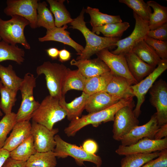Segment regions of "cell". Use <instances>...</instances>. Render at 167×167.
<instances>
[{"instance_id": "5bb4252c", "label": "cell", "mask_w": 167, "mask_h": 167, "mask_svg": "<svg viewBox=\"0 0 167 167\" xmlns=\"http://www.w3.org/2000/svg\"><path fill=\"white\" fill-rule=\"evenodd\" d=\"M31 134L37 152L54 151L56 145L54 136L59 132L58 128L49 130L46 127L32 121Z\"/></svg>"}, {"instance_id": "52a82bcc", "label": "cell", "mask_w": 167, "mask_h": 167, "mask_svg": "<svg viewBox=\"0 0 167 167\" xmlns=\"http://www.w3.org/2000/svg\"><path fill=\"white\" fill-rule=\"evenodd\" d=\"M54 139L56 145L54 152L57 157L64 158L68 156H71L75 159L79 165H82L86 161L93 163L96 166L101 165L102 161L100 156L88 153L81 147L66 142L59 135H55Z\"/></svg>"}, {"instance_id": "f35d334b", "label": "cell", "mask_w": 167, "mask_h": 167, "mask_svg": "<svg viewBox=\"0 0 167 167\" xmlns=\"http://www.w3.org/2000/svg\"><path fill=\"white\" fill-rule=\"evenodd\" d=\"M16 122V113L12 112L5 114L0 121V148L3 147L7 135Z\"/></svg>"}, {"instance_id": "f5cc1de1", "label": "cell", "mask_w": 167, "mask_h": 167, "mask_svg": "<svg viewBox=\"0 0 167 167\" xmlns=\"http://www.w3.org/2000/svg\"><path fill=\"white\" fill-rule=\"evenodd\" d=\"M1 39H1V37H0V41H1Z\"/></svg>"}, {"instance_id": "cb8c5ba5", "label": "cell", "mask_w": 167, "mask_h": 167, "mask_svg": "<svg viewBox=\"0 0 167 167\" xmlns=\"http://www.w3.org/2000/svg\"><path fill=\"white\" fill-rule=\"evenodd\" d=\"M50 10L54 16L56 27H61L73 21L70 13L64 5V0H47Z\"/></svg>"}, {"instance_id": "7bdbcfd3", "label": "cell", "mask_w": 167, "mask_h": 167, "mask_svg": "<svg viewBox=\"0 0 167 167\" xmlns=\"http://www.w3.org/2000/svg\"><path fill=\"white\" fill-rule=\"evenodd\" d=\"M81 147L87 152L92 154H95L98 148L97 143L91 139H88L84 141Z\"/></svg>"}, {"instance_id": "d4e9b609", "label": "cell", "mask_w": 167, "mask_h": 167, "mask_svg": "<svg viewBox=\"0 0 167 167\" xmlns=\"http://www.w3.org/2000/svg\"><path fill=\"white\" fill-rule=\"evenodd\" d=\"M131 51L143 61L155 67L163 61L153 48L144 40L137 44L133 48Z\"/></svg>"}, {"instance_id": "8fae6325", "label": "cell", "mask_w": 167, "mask_h": 167, "mask_svg": "<svg viewBox=\"0 0 167 167\" xmlns=\"http://www.w3.org/2000/svg\"><path fill=\"white\" fill-rule=\"evenodd\" d=\"M150 101L156 108L159 127L167 124V84L161 79L156 81L150 88Z\"/></svg>"}, {"instance_id": "4fadbf2b", "label": "cell", "mask_w": 167, "mask_h": 167, "mask_svg": "<svg viewBox=\"0 0 167 167\" xmlns=\"http://www.w3.org/2000/svg\"><path fill=\"white\" fill-rule=\"evenodd\" d=\"M96 54L107 65L113 75L126 79L132 85L138 83L129 71L125 55L114 54L108 48L102 49Z\"/></svg>"}, {"instance_id": "e0dca14e", "label": "cell", "mask_w": 167, "mask_h": 167, "mask_svg": "<svg viewBox=\"0 0 167 167\" xmlns=\"http://www.w3.org/2000/svg\"><path fill=\"white\" fill-rule=\"evenodd\" d=\"M70 63L71 65L77 66L78 69L86 78L110 71L105 63L98 57L92 59L76 60L73 59Z\"/></svg>"}, {"instance_id": "4316f807", "label": "cell", "mask_w": 167, "mask_h": 167, "mask_svg": "<svg viewBox=\"0 0 167 167\" xmlns=\"http://www.w3.org/2000/svg\"><path fill=\"white\" fill-rule=\"evenodd\" d=\"M24 50L17 45H12L3 40L0 41V62L11 60L21 64L24 61Z\"/></svg>"}, {"instance_id": "5b68a950", "label": "cell", "mask_w": 167, "mask_h": 167, "mask_svg": "<svg viewBox=\"0 0 167 167\" xmlns=\"http://www.w3.org/2000/svg\"><path fill=\"white\" fill-rule=\"evenodd\" d=\"M8 20L0 18V36L6 42L13 45H22L25 49H29L31 46L24 34L25 27L29 25V22L24 18L17 15L11 16Z\"/></svg>"}, {"instance_id": "74e56055", "label": "cell", "mask_w": 167, "mask_h": 167, "mask_svg": "<svg viewBox=\"0 0 167 167\" xmlns=\"http://www.w3.org/2000/svg\"><path fill=\"white\" fill-rule=\"evenodd\" d=\"M17 92L3 86L0 90V108L5 114L12 112V107L16 101Z\"/></svg>"}, {"instance_id": "836d02e7", "label": "cell", "mask_w": 167, "mask_h": 167, "mask_svg": "<svg viewBox=\"0 0 167 167\" xmlns=\"http://www.w3.org/2000/svg\"><path fill=\"white\" fill-rule=\"evenodd\" d=\"M130 26L129 23L126 22L112 23L92 27V31L101 32L105 37L120 38Z\"/></svg>"}, {"instance_id": "603a6c76", "label": "cell", "mask_w": 167, "mask_h": 167, "mask_svg": "<svg viewBox=\"0 0 167 167\" xmlns=\"http://www.w3.org/2000/svg\"><path fill=\"white\" fill-rule=\"evenodd\" d=\"M90 95L83 92L80 96L70 102L66 101L65 96L59 100L61 106L66 112L69 120L71 121L79 118L85 109L87 100Z\"/></svg>"}, {"instance_id": "f907efd6", "label": "cell", "mask_w": 167, "mask_h": 167, "mask_svg": "<svg viewBox=\"0 0 167 167\" xmlns=\"http://www.w3.org/2000/svg\"><path fill=\"white\" fill-rule=\"evenodd\" d=\"M2 115H3V113L0 108V116H2Z\"/></svg>"}, {"instance_id": "ba28073f", "label": "cell", "mask_w": 167, "mask_h": 167, "mask_svg": "<svg viewBox=\"0 0 167 167\" xmlns=\"http://www.w3.org/2000/svg\"><path fill=\"white\" fill-rule=\"evenodd\" d=\"M134 106L133 102L122 107L115 113L112 130L114 140L120 141L133 128L139 125V120L133 112Z\"/></svg>"}, {"instance_id": "6da1fadb", "label": "cell", "mask_w": 167, "mask_h": 167, "mask_svg": "<svg viewBox=\"0 0 167 167\" xmlns=\"http://www.w3.org/2000/svg\"><path fill=\"white\" fill-rule=\"evenodd\" d=\"M85 9H82L79 15L73 19L71 23V28L80 31L85 39L86 45L81 53L76 60L89 59L93 55L102 49L116 46L119 38H111L100 36L90 30L87 27L84 20Z\"/></svg>"}, {"instance_id": "d6a6232c", "label": "cell", "mask_w": 167, "mask_h": 167, "mask_svg": "<svg viewBox=\"0 0 167 167\" xmlns=\"http://www.w3.org/2000/svg\"><path fill=\"white\" fill-rule=\"evenodd\" d=\"M33 137L31 135L15 148L10 152V157L18 161H26L36 153Z\"/></svg>"}, {"instance_id": "bcb514c9", "label": "cell", "mask_w": 167, "mask_h": 167, "mask_svg": "<svg viewBox=\"0 0 167 167\" xmlns=\"http://www.w3.org/2000/svg\"><path fill=\"white\" fill-rule=\"evenodd\" d=\"M71 54L70 52L65 49L59 50L58 58L59 60L61 62L67 61L71 59Z\"/></svg>"}, {"instance_id": "f6af8a7d", "label": "cell", "mask_w": 167, "mask_h": 167, "mask_svg": "<svg viewBox=\"0 0 167 167\" xmlns=\"http://www.w3.org/2000/svg\"><path fill=\"white\" fill-rule=\"evenodd\" d=\"M167 137V124L159 127L156 133L154 139H161Z\"/></svg>"}, {"instance_id": "2e32d148", "label": "cell", "mask_w": 167, "mask_h": 167, "mask_svg": "<svg viewBox=\"0 0 167 167\" xmlns=\"http://www.w3.org/2000/svg\"><path fill=\"white\" fill-rule=\"evenodd\" d=\"M159 127L156 113L151 116L147 123L143 125L136 126L125 135L120 141L121 145L130 146L146 138L154 139Z\"/></svg>"}, {"instance_id": "484cf974", "label": "cell", "mask_w": 167, "mask_h": 167, "mask_svg": "<svg viewBox=\"0 0 167 167\" xmlns=\"http://www.w3.org/2000/svg\"><path fill=\"white\" fill-rule=\"evenodd\" d=\"M113 74L111 71L96 76L86 78L83 92L89 94L105 91Z\"/></svg>"}, {"instance_id": "7c38bea8", "label": "cell", "mask_w": 167, "mask_h": 167, "mask_svg": "<svg viewBox=\"0 0 167 167\" xmlns=\"http://www.w3.org/2000/svg\"><path fill=\"white\" fill-rule=\"evenodd\" d=\"M167 69V60H163L145 78L131 86L134 96L136 97L137 100L135 107L133 110L135 115L137 118L141 113V107L145 101L146 94L157 79Z\"/></svg>"}, {"instance_id": "8992f818", "label": "cell", "mask_w": 167, "mask_h": 167, "mask_svg": "<svg viewBox=\"0 0 167 167\" xmlns=\"http://www.w3.org/2000/svg\"><path fill=\"white\" fill-rule=\"evenodd\" d=\"M36 78L30 73L25 74L20 86L22 97L20 106L16 113L17 122L29 121L39 107L40 103L33 96V89L36 85Z\"/></svg>"}, {"instance_id": "816d5d0a", "label": "cell", "mask_w": 167, "mask_h": 167, "mask_svg": "<svg viewBox=\"0 0 167 167\" xmlns=\"http://www.w3.org/2000/svg\"><path fill=\"white\" fill-rule=\"evenodd\" d=\"M93 167H101V166H93Z\"/></svg>"}, {"instance_id": "1f68e13d", "label": "cell", "mask_w": 167, "mask_h": 167, "mask_svg": "<svg viewBox=\"0 0 167 167\" xmlns=\"http://www.w3.org/2000/svg\"><path fill=\"white\" fill-rule=\"evenodd\" d=\"M85 12L89 15L90 23L92 27L122 22L120 15H112L104 14L100 12L97 8L88 6L85 9Z\"/></svg>"}, {"instance_id": "83f0119b", "label": "cell", "mask_w": 167, "mask_h": 167, "mask_svg": "<svg viewBox=\"0 0 167 167\" xmlns=\"http://www.w3.org/2000/svg\"><path fill=\"white\" fill-rule=\"evenodd\" d=\"M86 79L79 70H71L68 68L63 84L62 95L65 96L68 91L72 89L83 92Z\"/></svg>"}, {"instance_id": "4dcf8cb0", "label": "cell", "mask_w": 167, "mask_h": 167, "mask_svg": "<svg viewBox=\"0 0 167 167\" xmlns=\"http://www.w3.org/2000/svg\"><path fill=\"white\" fill-rule=\"evenodd\" d=\"M147 3L153 10L148 22L150 30L156 29L167 23V7L161 5L153 1Z\"/></svg>"}, {"instance_id": "7402d4cb", "label": "cell", "mask_w": 167, "mask_h": 167, "mask_svg": "<svg viewBox=\"0 0 167 167\" xmlns=\"http://www.w3.org/2000/svg\"><path fill=\"white\" fill-rule=\"evenodd\" d=\"M132 85L126 79L113 75L105 91L120 99L134 96L131 88Z\"/></svg>"}, {"instance_id": "9c48e42d", "label": "cell", "mask_w": 167, "mask_h": 167, "mask_svg": "<svg viewBox=\"0 0 167 167\" xmlns=\"http://www.w3.org/2000/svg\"><path fill=\"white\" fill-rule=\"evenodd\" d=\"M135 23L131 33L126 37L120 39L117 42V48L111 52L115 54H126L131 52L133 48L139 42L144 40L150 30L148 22L146 21L133 11Z\"/></svg>"}, {"instance_id": "3957f363", "label": "cell", "mask_w": 167, "mask_h": 167, "mask_svg": "<svg viewBox=\"0 0 167 167\" xmlns=\"http://www.w3.org/2000/svg\"><path fill=\"white\" fill-rule=\"evenodd\" d=\"M68 68L62 64L44 62L38 66L36 72L38 76L43 74L49 95L59 100L63 96L62 89Z\"/></svg>"}, {"instance_id": "8d00e7d4", "label": "cell", "mask_w": 167, "mask_h": 167, "mask_svg": "<svg viewBox=\"0 0 167 167\" xmlns=\"http://www.w3.org/2000/svg\"><path fill=\"white\" fill-rule=\"evenodd\" d=\"M132 9L133 12L143 20L148 22L152 13L151 7L143 0H119Z\"/></svg>"}, {"instance_id": "7a4b0ae2", "label": "cell", "mask_w": 167, "mask_h": 167, "mask_svg": "<svg viewBox=\"0 0 167 167\" xmlns=\"http://www.w3.org/2000/svg\"><path fill=\"white\" fill-rule=\"evenodd\" d=\"M134 96L122 99L111 106L99 112L88 113L71 121L64 130L68 137L74 136L77 132L83 127L91 124L97 127L102 123L113 121L115 113L122 107L133 102Z\"/></svg>"}, {"instance_id": "f546056e", "label": "cell", "mask_w": 167, "mask_h": 167, "mask_svg": "<svg viewBox=\"0 0 167 167\" xmlns=\"http://www.w3.org/2000/svg\"><path fill=\"white\" fill-rule=\"evenodd\" d=\"M0 79L3 86L17 92L23 80L17 75L10 64L6 67L0 65Z\"/></svg>"}, {"instance_id": "ee69618b", "label": "cell", "mask_w": 167, "mask_h": 167, "mask_svg": "<svg viewBox=\"0 0 167 167\" xmlns=\"http://www.w3.org/2000/svg\"><path fill=\"white\" fill-rule=\"evenodd\" d=\"M2 167H26V161L16 160L10 157L6 160Z\"/></svg>"}, {"instance_id": "c3c4849f", "label": "cell", "mask_w": 167, "mask_h": 167, "mask_svg": "<svg viewBox=\"0 0 167 167\" xmlns=\"http://www.w3.org/2000/svg\"><path fill=\"white\" fill-rule=\"evenodd\" d=\"M46 52L48 56L52 60L56 59L58 58L59 50L56 48H49L46 50Z\"/></svg>"}, {"instance_id": "681fc988", "label": "cell", "mask_w": 167, "mask_h": 167, "mask_svg": "<svg viewBox=\"0 0 167 167\" xmlns=\"http://www.w3.org/2000/svg\"><path fill=\"white\" fill-rule=\"evenodd\" d=\"M2 86H3V85L2 84L1 81L0 80V90L1 89V88L2 87Z\"/></svg>"}, {"instance_id": "f1b7e54d", "label": "cell", "mask_w": 167, "mask_h": 167, "mask_svg": "<svg viewBox=\"0 0 167 167\" xmlns=\"http://www.w3.org/2000/svg\"><path fill=\"white\" fill-rule=\"evenodd\" d=\"M56 154L54 151L36 152L26 161V167H55Z\"/></svg>"}, {"instance_id": "ab89813d", "label": "cell", "mask_w": 167, "mask_h": 167, "mask_svg": "<svg viewBox=\"0 0 167 167\" xmlns=\"http://www.w3.org/2000/svg\"><path fill=\"white\" fill-rule=\"evenodd\" d=\"M151 46L163 60H167V41H161L147 37L144 40Z\"/></svg>"}, {"instance_id": "9a60e30c", "label": "cell", "mask_w": 167, "mask_h": 167, "mask_svg": "<svg viewBox=\"0 0 167 167\" xmlns=\"http://www.w3.org/2000/svg\"><path fill=\"white\" fill-rule=\"evenodd\" d=\"M167 149V137L161 139L144 138L128 146L120 145L116 150L120 156L135 153H150Z\"/></svg>"}, {"instance_id": "60d3db41", "label": "cell", "mask_w": 167, "mask_h": 167, "mask_svg": "<svg viewBox=\"0 0 167 167\" xmlns=\"http://www.w3.org/2000/svg\"><path fill=\"white\" fill-rule=\"evenodd\" d=\"M140 167H167V149L160 152L159 156Z\"/></svg>"}, {"instance_id": "44dd1931", "label": "cell", "mask_w": 167, "mask_h": 167, "mask_svg": "<svg viewBox=\"0 0 167 167\" xmlns=\"http://www.w3.org/2000/svg\"><path fill=\"white\" fill-rule=\"evenodd\" d=\"M125 56L129 71L138 83L151 73L156 68L143 61L132 51Z\"/></svg>"}, {"instance_id": "277c9868", "label": "cell", "mask_w": 167, "mask_h": 167, "mask_svg": "<svg viewBox=\"0 0 167 167\" xmlns=\"http://www.w3.org/2000/svg\"><path fill=\"white\" fill-rule=\"evenodd\" d=\"M66 116V112L61 106L59 100L49 95L40 103L32 118V121L51 130L56 123Z\"/></svg>"}, {"instance_id": "d590c367", "label": "cell", "mask_w": 167, "mask_h": 167, "mask_svg": "<svg viewBox=\"0 0 167 167\" xmlns=\"http://www.w3.org/2000/svg\"><path fill=\"white\" fill-rule=\"evenodd\" d=\"M47 6L45 2H38L37 8L36 24L37 27H43L48 30L56 26L53 14Z\"/></svg>"}, {"instance_id": "e575fe53", "label": "cell", "mask_w": 167, "mask_h": 167, "mask_svg": "<svg viewBox=\"0 0 167 167\" xmlns=\"http://www.w3.org/2000/svg\"><path fill=\"white\" fill-rule=\"evenodd\" d=\"M159 151L150 153H135L125 156L121 161V167H140L147 162L157 157Z\"/></svg>"}, {"instance_id": "7dc6e473", "label": "cell", "mask_w": 167, "mask_h": 167, "mask_svg": "<svg viewBox=\"0 0 167 167\" xmlns=\"http://www.w3.org/2000/svg\"><path fill=\"white\" fill-rule=\"evenodd\" d=\"M10 157V152L3 148H0V167H2L6 160Z\"/></svg>"}, {"instance_id": "b9f144b4", "label": "cell", "mask_w": 167, "mask_h": 167, "mask_svg": "<svg viewBox=\"0 0 167 167\" xmlns=\"http://www.w3.org/2000/svg\"><path fill=\"white\" fill-rule=\"evenodd\" d=\"M147 36L157 40L167 41V23L156 29L149 30L148 32Z\"/></svg>"}, {"instance_id": "d6986e66", "label": "cell", "mask_w": 167, "mask_h": 167, "mask_svg": "<svg viewBox=\"0 0 167 167\" xmlns=\"http://www.w3.org/2000/svg\"><path fill=\"white\" fill-rule=\"evenodd\" d=\"M67 27L66 24L61 27H55L47 30L45 35L38 38V41L41 42L53 41L62 43L72 47L77 53V54L79 55L82 52L84 48L70 37V32L66 30Z\"/></svg>"}, {"instance_id": "ffe728a7", "label": "cell", "mask_w": 167, "mask_h": 167, "mask_svg": "<svg viewBox=\"0 0 167 167\" xmlns=\"http://www.w3.org/2000/svg\"><path fill=\"white\" fill-rule=\"evenodd\" d=\"M120 100L105 91L95 93L88 97L85 109L88 113L99 112L111 106Z\"/></svg>"}, {"instance_id": "ac0fdd59", "label": "cell", "mask_w": 167, "mask_h": 167, "mask_svg": "<svg viewBox=\"0 0 167 167\" xmlns=\"http://www.w3.org/2000/svg\"><path fill=\"white\" fill-rule=\"evenodd\" d=\"M31 127L29 121L17 122L2 148L10 152L11 151L31 135Z\"/></svg>"}, {"instance_id": "30bf717a", "label": "cell", "mask_w": 167, "mask_h": 167, "mask_svg": "<svg viewBox=\"0 0 167 167\" xmlns=\"http://www.w3.org/2000/svg\"><path fill=\"white\" fill-rule=\"evenodd\" d=\"M38 0H7L3 12L7 16L17 15L22 17L29 22L32 29L37 28V8Z\"/></svg>"}]
</instances>
